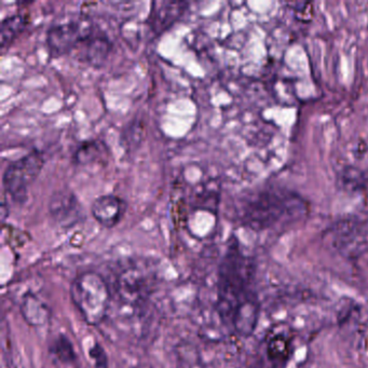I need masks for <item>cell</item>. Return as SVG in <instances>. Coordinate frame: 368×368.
<instances>
[{"label": "cell", "instance_id": "obj_1", "mask_svg": "<svg viewBox=\"0 0 368 368\" xmlns=\"http://www.w3.org/2000/svg\"><path fill=\"white\" fill-rule=\"evenodd\" d=\"M218 312L237 334L248 337L259 320L260 303L255 289V266L231 237L219 265Z\"/></svg>", "mask_w": 368, "mask_h": 368}, {"label": "cell", "instance_id": "obj_2", "mask_svg": "<svg viewBox=\"0 0 368 368\" xmlns=\"http://www.w3.org/2000/svg\"><path fill=\"white\" fill-rule=\"evenodd\" d=\"M308 202L296 191L267 185L239 200V222L252 230L264 231L296 222L308 213Z\"/></svg>", "mask_w": 368, "mask_h": 368}, {"label": "cell", "instance_id": "obj_3", "mask_svg": "<svg viewBox=\"0 0 368 368\" xmlns=\"http://www.w3.org/2000/svg\"><path fill=\"white\" fill-rule=\"evenodd\" d=\"M70 298L83 320L91 326H97L106 318L111 291L103 275L86 271L72 282Z\"/></svg>", "mask_w": 368, "mask_h": 368}, {"label": "cell", "instance_id": "obj_4", "mask_svg": "<svg viewBox=\"0 0 368 368\" xmlns=\"http://www.w3.org/2000/svg\"><path fill=\"white\" fill-rule=\"evenodd\" d=\"M45 163V154L33 150L8 164L3 174V188L13 202L21 205L26 201L29 187L40 175Z\"/></svg>", "mask_w": 368, "mask_h": 368}, {"label": "cell", "instance_id": "obj_5", "mask_svg": "<svg viewBox=\"0 0 368 368\" xmlns=\"http://www.w3.org/2000/svg\"><path fill=\"white\" fill-rule=\"evenodd\" d=\"M154 281V272L144 264L132 262L125 266L115 282L119 298L131 305H138L150 296Z\"/></svg>", "mask_w": 368, "mask_h": 368}, {"label": "cell", "instance_id": "obj_6", "mask_svg": "<svg viewBox=\"0 0 368 368\" xmlns=\"http://www.w3.org/2000/svg\"><path fill=\"white\" fill-rule=\"evenodd\" d=\"M92 25L83 26L77 19L52 24L46 33V46L52 58L65 56L76 50Z\"/></svg>", "mask_w": 368, "mask_h": 368}, {"label": "cell", "instance_id": "obj_7", "mask_svg": "<svg viewBox=\"0 0 368 368\" xmlns=\"http://www.w3.org/2000/svg\"><path fill=\"white\" fill-rule=\"evenodd\" d=\"M332 246L346 257H356L365 250L367 232L360 219H342L330 229Z\"/></svg>", "mask_w": 368, "mask_h": 368}, {"label": "cell", "instance_id": "obj_8", "mask_svg": "<svg viewBox=\"0 0 368 368\" xmlns=\"http://www.w3.org/2000/svg\"><path fill=\"white\" fill-rule=\"evenodd\" d=\"M48 212L51 218L64 228L75 226L86 218L85 209L70 189H58L51 195Z\"/></svg>", "mask_w": 368, "mask_h": 368}, {"label": "cell", "instance_id": "obj_9", "mask_svg": "<svg viewBox=\"0 0 368 368\" xmlns=\"http://www.w3.org/2000/svg\"><path fill=\"white\" fill-rule=\"evenodd\" d=\"M189 3L177 0H157L150 5L147 26L154 36H161L187 13Z\"/></svg>", "mask_w": 368, "mask_h": 368}, {"label": "cell", "instance_id": "obj_10", "mask_svg": "<svg viewBox=\"0 0 368 368\" xmlns=\"http://www.w3.org/2000/svg\"><path fill=\"white\" fill-rule=\"evenodd\" d=\"M113 48L111 38L103 31L92 26L76 50H78L79 61L87 63L92 67L99 68L109 60Z\"/></svg>", "mask_w": 368, "mask_h": 368}, {"label": "cell", "instance_id": "obj_11", "mask_svg": "<svg viewBox=\"0 0 368 368\" xmlns=\"http://www.w3.org/2000/svg\"><path fill=\"white\" fill-rule=\"evenodd\" d=\"M128 202L119 195L109 193L95 198L91 205L93 218L106 229L115 228L125 217Z\"/></svg>", "mask_w": 368, "mask_h": 368}, {"label": "cell", "instance_id": "obj_12", "mask_svg": "<svg viewBox=\"0 0 368 368\" xmlns=\"http://www.w3.org/2000/svg\"><path fill=\"white\" fill-rule=\"evenodd\" d=\"M109 156V147L101 140H88L80 143L72 152V162L75 166H89L102 162Z\"/></svg>", "mask_w": 368, "mask_h": 368}, {"label": "cell", "instance_id": "obj_13", "mask_svg": "<svg viewBox=\"0 0 368 368\" xmlns=\"http://www.w3.org/2000/svg\"><path fill=\"white\" fill-rule=\"evenodd\" d=\"M23 318L31 326H44L50 320V310L38 297L27 293L21 303Z\"/></svg>", "mask_w": 368, "mask_h": 368}, {"label": "cell", "instance_id": "obj_14", "mask_svg": "<svg viewBox=\"0 0 368 368\" xmlns=\"http://www.w3.org/2000/svg\"><path fill=\"white\" fill-rule=\"evenodd\" d=\"M29 24V19L22 13L8 15L0 23V47L3 50L13 44Z\"/></svg>", "mask_w": 368, "mask_h": 368}, {"label": "cell", "instance_id": "obj_15", "mask_svg": "<svg viewBox=\"0 0 368 368\" xmlns=\"http://www.w3.org/2000/svg\"><path fill=\"white\" fill-rule=\"evenodd\" d=\"M146 135L144 122L140 119H133L125 125L120 136V144L127 152H132L140 148Z\"/></svg>", "mask_w": 368, "mask_h": 368}, {"label": "cell", "instance_id": "obj_16", "mask_svg": "<svg viewBox=\"0 0 368 368\" xmlns=\"http://www.w3.org/2000/svg\"><path fill=\"white\" fill-rule=\"evenodd\" d=\"M50 352L56 360L64 364H72L77 360L75 348L70 338L64 334L58 335L50 346Z\"/></svg>", "mask_w": 368, "mask_h": 368}, {"label": "cell", "instance_id": "obj_17", "mask_svg": "<svg viewBox=\"0 0 368 368\" xmlns=\"http://www.w3.org/2000/svg\"><path fill=\"white\" fill-rule=\"evenodd\" d=\"M89 355L94 364V368H109V356L99 342H94L90 348Z\"/></svg>", "mask_w": 368, "mask_h": 368}, {"label": "cell", "instance_id": "obj_18", "mask_svg": "<svg viewBox=\"0 0 368 368\" xmlns=\"http://www.w3.org/2000/svg\"><path fill=\"white\" fill-rule=\"evenodd\" d=\"M248 368H283L281 366L277 365V364L272 363L270 360L267 359V356L265 353L260 354V355L256 356L253 362L248 365Z\"/></svg>", "mask_w": 368, "mask_h": 368}]
</instances>
